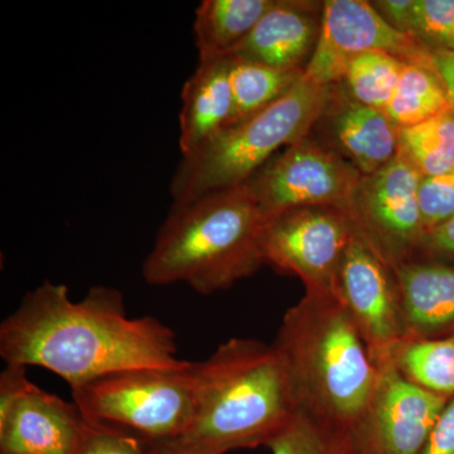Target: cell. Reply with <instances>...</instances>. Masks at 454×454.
Segmentation results:
<instances>
[{
    "label": "cell",
    "mask_w": 454,
    "mask_h": 454,
    "mask_svg": "<svg viewBox=\"0 0 454 454\" xmlns=\"http://www.w3.org/2000/svg\"><path fill=\"white\" fill-rule=\"evenodd\" d=\"M391 269L402 295L406 339L454 337V262L417 256Z\"/></svg>",
    "instance_id": "obj_16"
},
{
    "label": "cell",
    "mask_w": 454,
    "mask_h": 454,
    "mask_svg": "<svg viewBox=\"0 0 454 454\" xmlns=\"http://www.w3.org/2000/svg\"><path fill=\"white\" fill-rule=\"evenodd\" d=\"M367 51H384L408 64H430L429 50L391 27L372 3L327 0L322 4L321 32L304 77L322 86L337 85L348 62Z\"/></svg>",
    "instance_id": "obj_10"
},
{
    "label": "cell",
    "mask_w": 454,
    "mask_h": 454,
    "mask_svg": "<svg viewBox=\"0 0 454 454\" xmlns=\"http://www.w3.org/2000/svg\"><path fill=\"white\" fill-rule=\"evenodd\" d=\"M349 454H354V453H352V452H351V453H349Z\"/></svg>",
    "instance_id": "obj_35"
},
{
    "label": "cell",
    "mask_w": 454,
    "mask_h": 454,
    "mask_svg": "<svg viewBox=\"0 0 454 454\" xmlns=\"http://www.w3.org/2000/svg\"><path fill=\"white\" fill-rule=\"evenodd\" d=\"M303 74L230 56V85L234 101L230 124L273 104L300 82Z\"/></svg>",
    "instance_id": "obj_21"
},
{
    "label": "cell",
    "mask_w": 454,
    "mask_h": 454,
    "mask_svg": "<svg viewBox=\"0 0 454 454\" xmlns=\"http://www.w3.org/2000/svg\"><path fill=\"white\" fill-rule=\"evenodd\" d=\"M191 366L114 373L71 390L74 403L89 423L128 430L148 442L181 438L193 419Z\"/></svg>",
    "instance_id": "obj_6"
},
{
    "label": "cell",
    "mask_w": 454,
    "mask_h": 454,
    "mask_svg": "<svg viewBox=\"0 0 454 454\" xmlns=\"http://www.w3.org/2000/svg\"><path fill=\"white\" fill-rule=\"evenodd\" d=\"M333 86L301 76L260 112L227 125L192 153L182 155L172 181L173 203H187L247 184L279 151L309 136Z\"/></svg>",
    "instance_id": "obj_5"
},
{
    "label": "cell",
    "mask_w": 454,
    "mask_h": 454,
    "mask_svg": "<svg viewBox=\"0 0 454 454\" xmlns=\"http://www.w3.org/2000/svg\"><path fill=\"white\" fill-rule=\"evenodd\" d=\"M89 423L74 403L33 384L0 422L2 454H77Z\"/></svg>",
    "instance_id": "obj_14"
},
{
    "label": "cell",
    "mask_w": 454,
    "mask_h": 454,
    "mask_svg": "<svg viewBox=\"0 0 454 454\" xmlns=\"http://www.w3.org/2000/svg\"><path fill=\"white\" fill-rule=\"evenodd\" d=\"M387 363L406 380L429 393L447 399L454 395V337L405 339Z\"/></svg>",
    "instance_id": "obj_19"
},
{
    "label": "cell",
    "mask_w": 454,
    "mask_h": 454,
    "mask_svg": "<svg viewBox=\"0 0 454 454\" xmlns=\"http://www.w3.org/2000/svg\"><path fill=\"white\" fill-rule=\"evenodd\" d=\"M191 373L193 419L179 439L206 452L268 446L297 414L282 361L262 340H226Z\"/></svg>",
    "instance_id": "obj_3"
},
{
    "label": "cell",
    "mask_w": 454,
    "mask_h": 454,
    "mask_svg": "<svg viewBox=\"0 0 454 454\" xmlns=\"http://www.w3.org/2000/svg\"><path fill=\"white\" fill-rule=\"evenodd\" d=\"M372 3L391 27L411 35L414 0H380Z\"/></svg>",
    "instance_id": "obj_31"
},
{
    "label": "cell",
    "mask_w": 454,
    "mask_h": 454,
    "mask_svg": "<svg viewBox=\"0 0 454 454\" xmlns=\"http://www.w3.org/2000/svg\"><path fill=\"white\" fill-rule=\"evenodd\" d=\"M356 226L348 212L327 206L292 208L267 217L265 264L300 278L306 293L337 295L343 259Z\"/></svg>",
    "instance_id": "obj_7"
},
{
    "label": "cell",
    "mask_w": 454,
    "mask_h": 454,
    "mask_svg": "<svg viewBox=\"0 0 454 454\" xmlns=\"http://www.w3.org/2000/svg\"><path fill=\"white\" fill-rule=\"evenodd\" d=\"M422 176L402 154L358 184L351 217L358 234L391 268L417 258L424 238L418 203Z\"/></svg>",
    "instance_id": "obj_9"
},
{
    "label": "cell",
    "mask_w": 454,
    "mask_h": 454,
    "mask_svg": "<svg viewBox=\"0 0 454 454\" xmlns=\"http://www.w3.org/2000/svg\"><path fill=\"white\" fill-rule=\"evenodd\" d=\"M405 64L384 51H367L348 62L340 83L355 100L384 112Z\"/></svg>",
    "instance_id": "obj_23"
},
{
    "label": "cell",
    "mask_w": 454,
    "mask_h": 454,
    "mask_svg": "<svg viewBox=\"0 0 454 454\" xmlns=\"http://www.w3.org/2000/svg\"><path fill=\"white\" fill-rule=\"evenodd\" d=\"M317 3L276 0L231 56L304 73L321 32Z\"/></svg>",
    "instance_id": "obj_15"
},
{
    "label": "cell",
    "mask_w": 454,
    "mask_h": 454,
    "mask_svg": "<svg viewBox=\"0 0 454 454\" xmlns=\"http://www.w3.org/2000/svg\"><path fill=\"white\" fill-rule=\"evenodd\" d=\"M439 50H448V51H454V31L452 35H450V37L448 38V41L446 43H444L443 49Z\"/></svg>",
    "instance_id": "obj_34"
},
{
    "label": "cell",
    "mask_w": 454,
    "mask_h": 454,
    "mask_svg": "<svg viewBox=\"0 0 454 454\" xmlns=\"http://www.w3.org/2000/svg\"><path fill=\"white\" fill-rule=\"evenodd\" d=\"M453 31L454 0H414L411 37L428 50H439Z\"/></svg>",
    "instance_id": "obj_25"
},
{
    "label": "cell",
    "mask_w": 454,
    "mask_h": 454,
    "mask_svg": "<svg viewBox=\"0 0 454 454\" xmlns=\"http://www.w3.org/2000/svg\"><path fill=\"white\" fill-rule=\"evenodd\" d=\"M276 0H203L196 11L199 59L231 56Z\"/></svg>",
    "instance_id": "obj_18"
},
{
    "label": "cell",
    "mask_w": 454,
    "mask_h": 454,
    "mask_svg": "<svg viewBox=\"0 0 454 454\" xmlns=\"http://www.w3.org/2000/svg\"><path fill=\"white\" fill-rule=\"evenodd\" d=\"M148 442V441H146ZM148 454H212L201 448L192 446L182 439L168 441L148 442Z\"/></svg>",
    "instance_id": "obj_33"
},
{
    "label": "cell",
    "mask_w": 454,
    "mask_h": 454,
    "mask_svg": "<svg viewBox=\"0 0 454 454\" xmlns=\"http://www.w3.org/2000/svg\"><path fill=\"white\" fill-rule=\"evenodd\" d=\"M399 153L422 177L454 169V107L413 127L400 128Z\"/></svg>",
    "instance_id": "obj_22"
},
{
    "label": "cell",
    "mask_w": 454,
    "mask_h": 454,
    "mask_svg": "<svg viewBox=\"0 0 454 454\" xmlns=\"http://www.w3.org/2000/svg\"><path fill=\"white\" fill-rule=\"evenodd\" d=\"M363 175L321 140L286 146L247 182L267 217L292 208L327 206L348 212Z\"/></svg>",
    "instance_id": "obj_8"
},
{
    "label": "cell",
    "mask_w": 454,
    "mask_h": 454,
    "mask_svg": "<svg viewBox=\"0 0 454 454\" xmlns=\"http://www.w3.org/2000/svg\"><path fill=\"white\" fill-rule=\"evenodd\" d=\"M420 454H454V395L439 414Z\"/></svg>",
    "instance_id": "obj_29"
},
{
    "label": "cell",
    "mask_w": 454,
    "mask_h": 454,
    "mask_svg": "<svg viewBox=\"0 0 454 454\" xmlns=\"http://www.w3.org/2000/svg\"><path fill=\"white\" fill-rule=\"evenodd\" d=\"M448 400L381 364L372 399L349 434L352 453L420 454Z\"/></svg>",
    "instance_id": "obj_12"
},
{
    "label": "cell",
    "mask_w": 454,
    "mask_h": 454,
    "mask_svg": "<svg viewBox=\"0 0 454 454\" xmlns=\"http://www.w3.org/2000/svg\"><path fill=\"white\" fill-rule=\"evenodd\" d=\"M264 223L247 184L173 203L143 278L151 286L184 283L203 295L227 291L265 264Z\"/></svg>",
    "instance_id": "obj_4"
},
{
    "label": "cell",
    "mask_w": 454,
    "mask_h": 454,
    "mask_svg": "<svg viewBox=\"0 0 454 454\" xmlns=\"http://www.w3.org/2000/svg\"><path fill=\"white\" fill-rule=\"evenodd\" d=\"M316 125L322 127L321 142L363 176L381 169L399 153V128L382 110L355 100L342 83L333 85Z\"/></svg>",
    "instance_id": "obj_13"
},
{
    "label": "cell",
    "mask_w": 454,
    "mask_h": 454,
    "mask_svg": "<svg viewBox=\"0 0 454 454\" xmlns=\"http://www.w3.org/2000/svg\"><path fill=\"white\" fill-rule=\"evenodd\" d=\"M273 346L297 413L351 434L372 399L379 366L340 298L306 293L286 310Z\"/></svg>",
    "instance_id": "obj_2"
},
{
    "label": "cell",
    "mask_w": 454,
    "mask_h": 454,
    "mask_svg": "<svg viewBox=\"0 0 454 454\" xmlns=\"http://www.w3.org/2000/svg\"><path fill=\"white\" fill-rule=\"evenodd\" d=\"M418 203L424 235L454 216V169L434 177H423L418 190Z\"/></svg>",
    "instance_id": "obj_26"
},
{
    "label": "cell",
    "mask_w": 454,
    "mask_h": 454,
    "mask_svg": "<svg viewBox=\"0 0 454 454\" xmlns=\"http://www.w3.org/2000/svg\"><path fill=\"white\" fill-rule=\"evenodd\" d=\"M418 256L454 262V216L424 235Z\"/></svg>",
    "instance_id": "obj_30"
},
{
    "label": "cell",
    "mask_w": 454,
    "mask_h": 454,
    "mask_svg": "<svg viewBox=\"0 0 454 454\" xmlns=\"http://www.w3.org/2000/svg\"><path fill=\"white\" fill-rule=\"evenodd\" d=\"M0 375V422L7 418L13 406L31 389L28 367L20 364H5Z\"/></svg>",
    "instance_id": "obj_28"
},
{
    "label": "cell",
    "mask_w": 454,
    "mask_h": 454,
    "mask_svg": "<svg viewBox=\"0 0 454 454\" xmlns=\"http://www.w3.org/2000/svg\"><path fill=\"white\" fill-rule=\"evenodd\" d=\"M77 454H148V442L128 430L89 423Z\"/></svg>",
    "instance_id": "obj_27"
},
{
    "label": "cell",
    "mask_w": 454,
    "mask_h": 454,
    "mask_svg": "<svg viewBox=\"0 0 454 454\" xmlns=\"http://www.w3.org/2000/svg\"><path fill=\"white\" fill-rule=\"evenodd\" d=\"M172 330L155 317L128 316L124 295L95 286L74 301L64 284L44 280L0 325L5 364L38 366L64 379L71 390L140 369H182Z\"/></svg>",
    "instance_id": "obj_1"
},
{
    "label": "cell",
    "mask_w": 454,
    "mask_h": 454,
    "mask_svg": "<svg viewBox=\"0 0 454 454\" xmlns=\"http://www.w3.org/2000/svg\"><path fill=\"white\" fill-rule=\"evenodd\" d=\"M234 101L230 85V56L199 59L195 73L182 90L179 149L192 153L225 129L232 121Z\"/></svg>",
    "instance_id": "obj_17"
},
{
    "label": "cell",
    "mask_w": 454,
    "mask_h": 454,
    "mask_svg": "<svg viewBox=\"0 0 454 454\" xmlns=\"http://www.w3.org/2000/svg\"><path fill=\"white\" fill-rule=\"evenodd\" d=\"M271 454H349L351 439L345 433L336 432L297 413L277 435L269 442Z\"/></svg>",
    "instance_id": "obj_24"
},
{
    "label": "cell",
    "mask_w": 454,
    "mask_h": 454,
    "mask_svg": "<svg viewBox=\"0 0 454 454\" xmlns=\"http://www.w3.org/2000/svg\"><path fill=\"white\" fill-rule=\"evenodd\" d=\"M337 297L356 324L376 365L387 363L408 337L402 295L393 269L357 230L340 267Z\"/></svg>",
    "instance_id": "obj_11"
},
{
    "label": "cell",
    "mask_w": 454,
    "mask_h": 454,
    "mask_svg": "<svg viewBox=\"0 0 454 454\" xmlns=\"http://www.w3.org/2000/svg\"><path fill=\"white\" fill-rule=\"evenodd\" d=\"M450 106L447 90L432 65L406 62L384 113L400 129L428 121Z\"/></svg>",
    "instance_id": "obj_20"
},
{
    "label": "cell",
    "mask_w": 454,
    "mask_h": 454,
    "mask_svg": "<svg viewBox=\"0 0 454 454\" xmlns=\"http://www.w3.org/2000/svg\"><path fill=\"white\" fill-rule=\"evenodd\" d=\"M429 61L443 82L454 107V51L429 50Z\"/></svg>",
    "instance_id": "obj_32"
}]
</instances>
